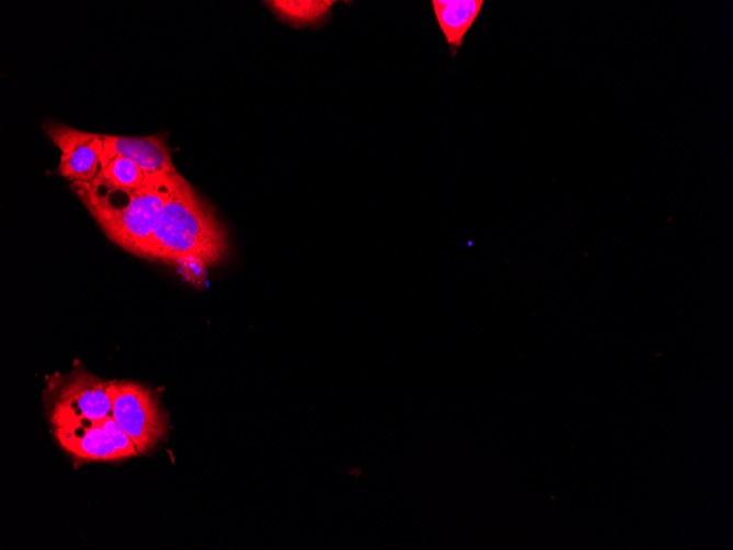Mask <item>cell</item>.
I'll return each instance as SVG.
<instances>
[{
    "instance_id": "6da1fadb",
    "label": "cell",
    "mask_w": 733,
    "mask_h": 550,
    "mask_svg": "<svg viewBox=\"0 0 733 550\" xmlns=\"http://www.w3.org/2000/svg\"><path fill=\"white\" fill-rule=\"evenodd\" d=\"M228 251L225 227L211 205L180 176L145 258L173 267L185 281L200 287L208 269Z\"/></svg>"
},
{
    "instance_id": "7a4b0ae2",
    "label": "cell",
    "mask_w": 733,
    "mask_h": 550,
    "mask_svg": "<svg viewBox=\"0 0 733 550\" xmlns=\"http://www.w3.org/2000/svg\"><path fill=\"white\" fill-rule=\"evenodd\" d=\"M180 176L155 173L139 188L114 187L98 177L71 187L111 240L145 258Z\"/></svg>"
},
{
    "instance_id": "3957f363",
    "label": "cell",
    "mask_w": 733,
    "mask_h": 550,
    "mask_svg": "<svg viewBox=\"0 0 733 550\" xmlns=\"http://www.w3.org/2000/svg\"><path fill=\"white\" fill-rule=\"evenodd\" d=\"M115 380L98 378L75 368L47 382L45 394L49 419L55 428L112 416Z\"/></svg>"
},
{
    "instance_id": "277c9868",
    "label": "cell",
    "mask_w": 733,
    "mask_h": 550,
    "mask_svg": "<svg viewBox=\"0 0 733 550\" xmlns=\"http://www.w3.org/2000/svg\"><path fill=\"white\" fill-rule=\"evenodd\" d=\"M112 416L138 452L153 449L166 434V417L156 397L135 382L115 381Z\"/></svg>"
},
{
    "instance_id": "5b68a950",
    "label": "cell",
    "mask_w": 733,
    "mask_h": 550,
    "mask_svg": "<svg viewBox=\"0 0 733 550\" xmlns=\"http://www.w3.org/2000/svg\"><path fill=\"white\" fill-rule=\"evenodd\" d=\"M59 445L82 460H119L138 451L113 416L55 428Z\"/></svg>"
},
{
    "instance_id": "8992f818",
    "label": "cell",
    "mask_w": 733,
    "mask_h": 550,
    "mask_svg": "<svg viewBox=\"0 0 733 550\" xmlns=\"http://www.w3.org/2000/svg\"><path fill=\"white\" fill-rule=\"evenodd\" d=\"M43 130L60 150L58 172L71 181H91L100 170L104 151L103 134L83 132L46 120Z\"/></svg>"
},
{
    "instance_id": "52a82bcc",
    "label": "cell",
    "mask_w": 733,
    "mask_h": 550,
    "mask_svg": "<svg viewBox=\"0 0 733 550\" xmlns=\"http://www.w3.org/2000/svg\"><path fill=\"white\" fill-rule=\"evenodd\" d=\"M103 139L105 148L132 160L148 173L178 172L162 135L133 137L103 134Z\"/></svg>"
},
{
    "instance_id": "ba28073f",
    "label": "cell",
    "mask_w": 733,
    "mask_h": 550,
    "mask_svg": "<svg viewBox=\"0 0 733 550\" xmlns=\"http://www.w3.org/2000/svg\"><path fill=\"white\" fill-rule=\"evenodd\" d=\"M438 25L452 54L463 44V38L478 16L483 0L431 1Z\"/></svg>"
},
{
    "instance_id": "9c48e42d",
    "label": "cell",
    "mask_w": 733,
    "mask_h": 550,
    "mask_svg": "<svg viewBox=\"0 0 733 550\" xmlns=\"http://www.w3.org/2000/svg\"><path fill=\"white\" fill-rule=\"evenodd\" d=\"M155 173H148L132 160L104 147L98 178L119 188H139Z\"/></svg>"
},
{
    "instance_id": "30bf717a",
    "label": "cell",
    "mask_w": 733,
    "mask_h": 550,
    "mask_svg": "<svg viewBox=\"0 0 733 550\" xmlns=\"http://www.w3.org/2000/svg\"><path fill=\"white\" fill-rule=\"evenodd\" d=\"M267 3L282 20L300 26L323 21L335 1L280 0Z\"/></svg>"
}]
</instances>
